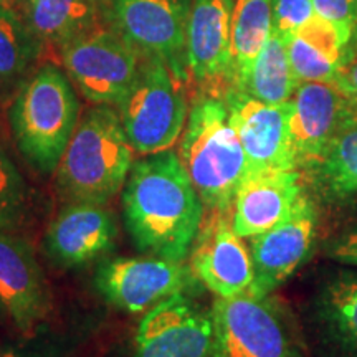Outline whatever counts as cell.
I'll list each match as a JSON object with an SVG mask.
<instances>
[{"label": "cell", "instance_id": "1", "mask_svg": "<svg viewBox=\"0 0 357 357\" xmlns=\"http://www.w3.org/2000/svg\"><path fill=\"white\" fill-rule=\"evenodd\" d=\"M204 207L171 149L136 160L123 187L126 229L137 250L153 257L184 261L202 229Z\"/></svg>", "mask_w": 357, "mask_h": 357}, {"label": "cell", "instance_id": "2", "mask_svg": "<svg viewBox=\"0 0 357 357\" xmlns=\"http://www.w3.org/2000/svg\"><path fill=\"white\" fill-rule=\"evenodd\" d=\"M178 158L205 207L229 211L248 176V160L223 98L205 93L192 102Z\"/></svg>", "mask_w": 357, "mask_h": 357}, {"label": "cell", "instance_id": "3", "mask_svg": "<svg viewBox=\"0 0 357 357\" xmlns=\"http://www.w3.org/2000/svg\"><path fill=\"white\" fill-rule=\"evenodd\" d=\"M132 153L119 113L96 105L79 119L56 169L60 194L70 202L106 205L126 184Z\"/></svg>", "mask_w": 357, "mask_h": 357}, {"label": "cell", "instance_id": "4", "mask_svg": "<svg viewBox=\"0 0 357 357\" xmlns=\"http://www.w3.org/2000/svg\"><path fill=\"white\" fill-rule=\"evenodd\" d=\"M13 139L37 171L56 172L79 123V101L68 75L43 65L22 84L8 109Z\"/></svg>", "mask_w": 357, "mask_h": 357}, {"label": "cell", "instance_id": "5", "mask_svg": "<svg viewBox=\"0 0 357 357\" xmlns=\"http://www.w3.org/2000/svg\"><path fill=\"white\" fill-rule=\"evenodd\" d=\"M119 118L141 155L172 149L189 118L185 79L159 56L144 55L132 88L119 102Z\"/></svg>", "mask_w": 357, "mask_h": 357}, {"label": "cell", "instance_id": "6", "mask_svg": "<svg viewBox=\"0 0 357 357\" xmlns=\"http://www.w3.org/2000/svg\"><path fill=\"white\" fill-rule=\"evenodd\" d=\"M213 357H305L284 311L268 294L217 298Z\"/></svg>", "mask_w": 357, "mask_h": 357}, {"label": "cell", "instance_id": "7", "mask_svg": "<svg viewBox=\"0 0 357 357\" xmlns=\"http://www.w3.org/2000/svg\"><path fill=\"white\" fill-rule=\"evenodd\" d=\"M141 55L121 32L98 25L61 50L66 75L93 105H119L141 70Z\"/></svg>", "mask_w": 357, "mask_h": 357}, {"label": "cell", "instance_id": "8", "mask_svg": "<svg viewBox=\"0 0 357 357\" xmlns=\"http://www.w3.org/2000/svg\"><path fill=\"white\" fill-rule=\"evenodd\" d=\"M192 270L182 261L160 257L114 258L96 271L95 281L101 296L129 314L147 312L190 284Z\"/></svg>", "mask_w": 357, "mask_h": 357}, {"label": "cell", "instance_id": "9", "mask_svg": "<svg viewBox=\"0 0 357 357\" xmlns=\"http://www.w3.org/2000/svg\"><path fill=\"white\" fill-rule=\"evenodd\" d=\"M132 357H213L212 311L184 293L167 298L142 316Z\"/></svg>", "mask_w": 357, "mask_h": 357}, {"label": "cell", "instance_id": "10", "mask_svg": "<svg viewBox=\"0 0 357 357\" xmlns=\"http://www.w3.org/2000/svg\"><path fill=\"white\" fill-rule=\"evenodd\" d=\"M116 30L142 55L162 58L187 79L185 29L189 8L182 0H106Z\"/></svg>", "mask_w": 357, "mask_h": 357}, {"label": "cell", "instance_id": "11", "mask_svg": "<svg viewBox=\"0 0 357 357\" xmlns=\"http://www.w3.org/2000/svg\"><path fill=\"white\" fill-rule=\"evenodd\" d=\"M234 0H192L187 15V71L208 95L220 98L234 88Z\"/></svg>", "mask_w": 357, "mask_h": 357}, {"label": "cell", "instance_id": "12", "mask_svg": "<svg viewBox=\"0 0 357 357\" xmlns=\"http://www.w3.org/2000/svg\"><path fill=\"white\" fill-rule=\"evenodd\" d=\"M223 101L247 155L248 174L298 169L289 141V101L268 105L235 88Z\"/></svg>", "mask_w": 357, "mask_h": 357}, {"label": "cell", "instance_id": "13", "mask_svg": "<svg viewBox=\"0 0 357 357\" xmlns=\"http://www.w3.org/2000/svg\"><path fill=\"white\" fill-rule=\"evenodd\" d=\"M316 225V208L305 194L283 222L250 238L255 278L248 291L270 294L283 284L310 255Z\"/></svg>", "mask_w": 357, "mask_h": 357}, {"label": "cell", "instance_id": "14", "mask_svg": "<svg viewBox=\"0 0 357 357\" xmlns=\"http://www.w3.org/2000/svg\"><path fill=\"white\" fill-rule=\"evenodd\" d=\"M352 108L333 83L298 84L289 100V141L300 171H311Z\"/></svg>", "mask_w": 357, "mask_h": 357}, {"label": "cell", "instance_id": "15", "mask_svg": "<svg viewBox=\"0 0 357 357\" xmlns=\"http://www.w3.org/2000/svg\"><path fill=\"white\" fill-rule=\"evenodd\" d=\"M50 294L32 247L17 234L0 230V311L20 333L37 329Z\"/></svg>", "mask_w": 357, "mask_h": 357}, {"label": "cell", "instance_id": "16", "mask_svg": "<svg viewBox=\"0 0 357 357\" xmlns=\"http://www.w3.org/2000/svg\"><path fill=\"white\" fill-rule=\"evenodd\" d=\"M190 270L217 298L247 293L255 278L252 253L225 217H215L200 229L192 247Z\"/></svg>", "mask_w": 357, "mask_h": 357}, {"label": "cell", "instance_id": "17", "mask_svg": "<svg viewBox=\"0 0 357 357\" xmlns=\"http://www.w3.org/2000/svg\"><path fill=\"white\" fill-rule=\"evenodd\" d=\"M118 229L102 204L70 202L45 235L48 257L60 266H82L108 253Z\"/></svg>", "mask_w": 357, "mask_h": 357}, {"label": "cell", "instance_id": "18", "mask_svg": "<svg viewBox=\"0 0 357 357\" xmlns=\"http://www.w3.org/2000/svg\"><path fill=\"white\" fill-rule=\"evenodd\" d=\"M305 195L303 171L248 174L236 190L231 225L242 238H253L283 222Z\"/></svg>", "mask_w": 357, "mask_h": 357}, {"label": "cell", "instance_id": "19", "mask_svg": "<svg viewBox=\"0 0 357 357\" xmlns=\"http://www.w3.org/2000/svg\"><path fill=\"white\" fill-rule=\"evenodd\" d=\"M323 357H357V273L333 276L316 300Z\"/></svg>", "mask_w": 357, "mask_h": 357}, {"label": "cell", "instance_id": "20", "mask_svg": "<svg viewBox=\"0 0 357 357\" xmlns=\"http://www.w3.org/2000/svg\"><path fill=\"white\" fill-rule=\"evenodd\" d=\"M284 42L298 83L333 82L346 48L336 26L314 15Z\"/></svg>", "mask_w": 357, "mask_h": 357}, {"label": "cell", "instance_id": "21", "mask_svg": "<svg viewBox=\"0 0 357 357\" xmlns=\"http://www.w3.org/2000/svg\"><path fill=\"white\" fill-rule=\"evenodd\" d=\"M24 17L38 43L63 50L98 25V0H25Z\"/></svg>", "mask_w": 357, "mask_h": 357}, {"label": "cell", "instance_id": "22", "mask_svg": "<svg viewBox=\"0 0 357 357\" xmlns=\"http://www.w3.org/2000/svg\"><path fill=\"white\" fill-rule=\"evenodd\" d=\"M314 182L326 199L347 202L357 199V111L346 121L326 147L324 154L311 169Z\"/></svg>", "mask_w": 357, "mask_h": 357}, {"label": "cell", "instance_id": "23", "mask_svg": "<svg viewBox=\"0 0 357 357\" xmlns=\"http://www.w3.org/2000/svg\"><path fill=\"white\" fill-rule=\"evenodd\" d=\"M298 84L300 83L291 68L287 42L271 30L248 77L235 89L268 105H284L293 98Z\"/></svg>", "mask_w": 357, "mask_h": 357}, {"label": "cell", "instance_id": "24", "mask_svg": "<svg viewBox=\"0 0 357 357\" xmlns=\"http://www.w3.org/2000/svg\"><path fill=\"white\" fill-rule=\"evenodd\" d=\"M273 0H235L231 13V58L234 88L248 77L271 33Z\"/></svg>", "mask_w": 357, "mask_h": 357}, {"label": "cell", "instance_id": "25", "mask_svg": "<svg viewBox=\"0 0 357 357\" xmlns=\"http://www.w3.org/2000/svg\"><path fill=\"white\" fill-rule=\"evenodd\" d=\"M38 40L19 12L0 7V88L19 79L38 53Z\"/></svg>", "mask_w": 357, "mask_h": 357}, {"label": "cell", "instance_id": "26", "mask_svg": "<svg viewBox=\"0 0 357 357\" xmlns=\"http://www.w3.org/2000/svg\"><path fill=\"white\" fill-rule=\"evenodd\" d=\"M29 204V185L0 144V230L15 234L24 225Z\"/></svg>", "mask_w": 357, "mask_h": 357}, {"label": "cell", "instance_id": "27", "mask_svg": "<svg viewBox=\"0 0 357 357\" xmlns=\"http://www.w3.org/2000/svg\"><path fill=\"white\" fill-rule=\"evenodd\" d=\"M316 15L312 0H273L271 30L283 38L298 32Z\"/></svg>", "mask_w": 357, "mask_h": 357}, {"label": "cell", "instance_id": "28", "mask_svg": "<svg viewBox=\"0 0 357 357\" xmlns=\"http://www.w3.org/2000/svg\"><path fill=\"white\" fill-rule=\"evenodd\" d=\"M316 15L336 26L344 43H349L356 26V0H312Z\"/></svg>", "mask_w": 357, "mask_h": 357}, {"label": "cell", "instance_id": "29", "mask_svg": "<svg viewBox=\"0 0 357 357\" xmlns=\"http://www.w3.org/2000/svg\"><path fill=\"white\" fill-rule=\"evenodd\" d=\"M331 83L344 96L351 108L357 111V37H351L346 45L341 65Z\"/></svg>", "mask_w": 357, "mask_h": 357}, {"label": "cell", "instance_id": "30", "mask_svg": "<svg viewBox=\"0 0 357 357\" xmlns=\"http://www.w3.org/2000/svg\"><path fill=\"white\" fill-rule=\"evenodd\" d=\"M331 260L346 266H357V227L337 236L326 250Z\"/></svg>", "mask_w": 357, "mask_h": 357}, {"label": "cell", "instance_id": "31", "mask_svg": "<svg viewBox=\"0 0 357 357\" xmlns=\"http://www.w3.org/2000/svg\"><path fill=\"white\" fill-rule=\"evenodd\" d=\"M0 357H61L55 347L40 341L8 342L0 347Z\"/></svg>", "mask_w": 357, "mask_h": 357}, {"label": "cell", "instance_id": "32", "mask_svg": "<svg viewBox=\"0 0 357 357\" xmlns=\"http://www.w3.org/2000/svg\"><path fill=\"white\" fill-rule=\"evenodd\" d=\"M24 6H25V0H0V7L19 12L20 15L24 13Z\"/></svg>", "mask_w": 357, "mask_h": 357}, {"label": "cell", "instance_id": "33", "mask_svg": "<svg viewBox=\"0 0 357 357\" xmlns=\"http://www.w3.org/2000/svg\"><path fill=\"white\" fill-rule=\"evenodd\" d=\"M352 37H357V0H356V26H354V32H352Z\"/></svg>", "mask_w": 357, "mask_h": 357}]
</instances>
